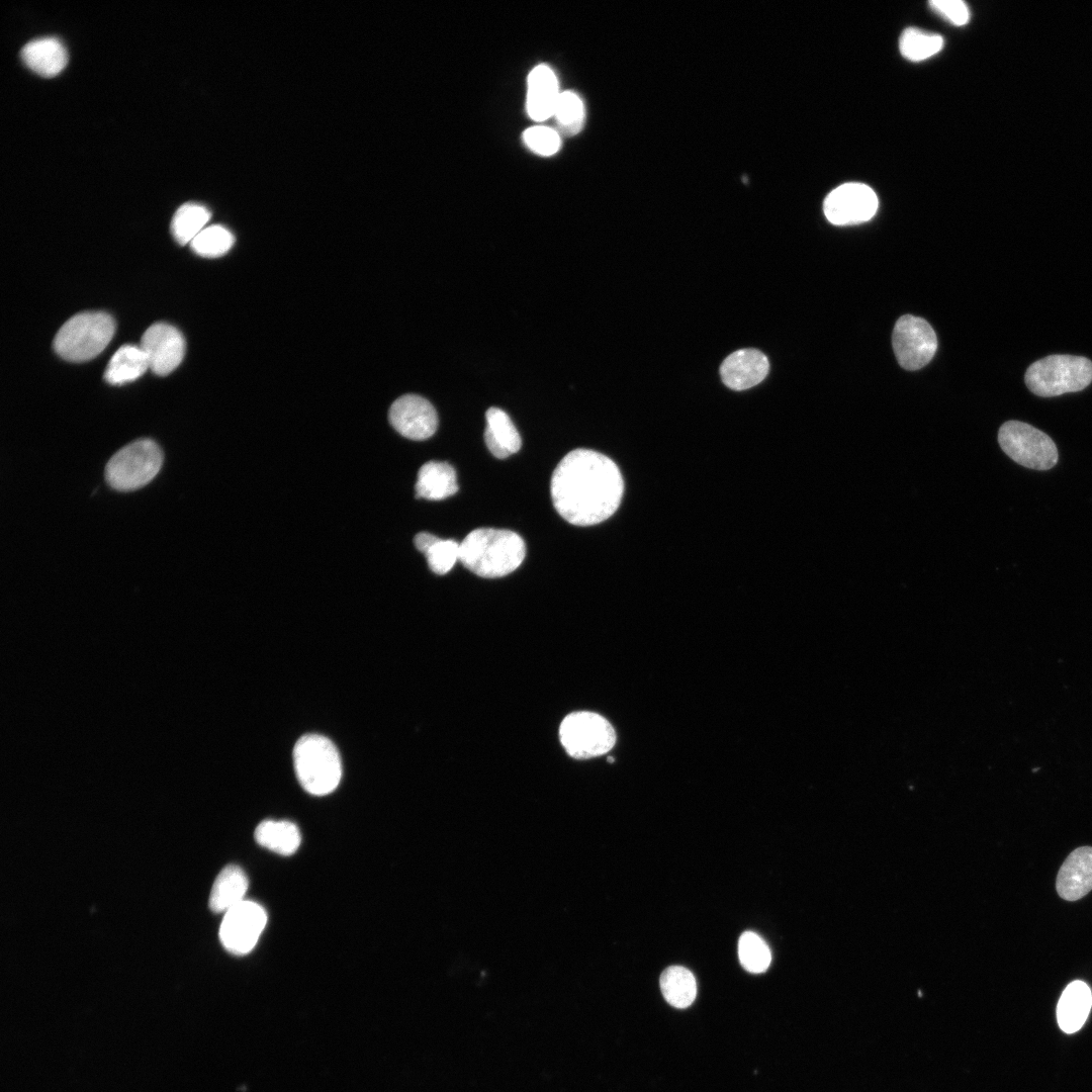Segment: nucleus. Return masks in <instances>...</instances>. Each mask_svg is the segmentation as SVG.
I'll return each instance as SVG.
<instances>
[{"mask_svg": "<svg viewBox=\"0 0 1092 1092\" xmlns=\"http://www.w3.org/2000/svg\"><path fill=\"white\" fill-rule=\"evenodd\" d=\"M523 141L533 153L543 157L555 155L561 147L558 131L544 125H534L527 128L523 132Z\"/></svg>", "mask_w": 1092, "mask_h": 1092, "instance_id": "31", "label": "nucleus"}, {"mask_svg": "<svg viewBox=\"0 0 1092 1092\" xmlns=\"http://www.w3.org/2000/svg\"><path fill=\"white\" fill-rule=\"evenodd\" d=\"M389 422L401 436L415 441L432 437L438 428L436 410L417 394H405L393 401Z\"/></svg>", "mask_w": 1092, "mask_h": 1092, "instance_id": "13", "label": "nucleus"}, {"mask_svg": "<svg viewBox=\"0 0 1092 1092\" xmlns=\"http://www.w3.org/2000/svg\"><path fill=\"white\" fill-rule=\"evenodd\" d=\"M261 846L281 855L293 854L300 844V832L297 826L286 820H265L254 833Z\"/></svg>", "mask_w": 1092, "mask_h": 1092, "instance_id": "23", "label": "nucleus"}, {"mask_svg": "<svg viewBox=\"0 0 1092 1092\" xmlns=\"http://www.w3.org/2000/svg\"><path fill=\"white\" fill-rule=\"evenodd\" d=\"M608 761L609 762H614V758L613 757H608Z\"/></svg>", "mask_w": 1092, "mask_h": 1092, "instance_id": "33", "label": "nucleus"}, {"mask_svg": "<svg viewBox=\"0 0 1092 1092\" xmlns=\"http://www.w3.org/2000/svg\"><path fill=\"white\" fill-rule=\"evenodd\" d=\"M113 318L103 311H85L69 318L54 340L55 351L65 360L82 362L99 355L114 335Z\"/></svg>", "mask_w": 1092, "mask_h": 1092, "instance_id": "4", "label": "nucleus"}, {"mask_svg": "<svg viewBox=\"0 0 1092 1092\" xmlns=\"http://www.w3.org/2000/svg\"><path fill=\"white\" fill-rule=\"evenodd\" d=\"M248 886V878L239 866L224 867L211 888L208 902L210 910L214 913H225L244 901Z\"/></svg>", "mask_w": 1092, "mask_h": 1092, "instance_id": "21", "label": "nucleus"}, {"mask_svg": "<svg viewBox=\"0 0 1092 1092\" xmlns=\"http://www.w3.org/2000/svg\"><path fill=\"white\" fill-rule=\"evenodd\" d=\"M998 443L1013 461L1027 468L1048 470L1058 462V449L1052 438L1023 422H1005L999 429Z\"/></svg>", "mask_w": 1092, "mask_h": 1092, "instance_id": "8", "label": "nucleus"}, {"mask_svg": "<svg viewBox=\"0 0 1092 1092\" xmlns=\"http://www.w3.org/2000/svg\"><path fill=\"white\" fill-rule=\"evenodd\" d=\"M769 370L766 356L755 349H741L730 354L720 367L726 386L744 390L760 383Z\"/></svg>", "mask_w": 1092, "mask_h": 1092, "instance_id": "14", "label": "nucleus"}, {"mask_svg": "<svg viewBox=\"0 0 1092 1092\" xmlns=\"http://www.w3.org/2000/svg\"><path fill=\"white\" fill-rule=\"evenodd\" d=\"M150 368L141 346L123 345L111 357L104 378L112 385H120L141 377Z\"/></svg>", "mask_w": 1092, "mask_h": 1092, "instance_id": "22", "label": "nucleus"}, {"mask_svg": "<svg viewBox=\"0 0 1092 1092\" xmlns=\"http://www.w3.org/2000/svg\"><path fill=\"white\" fill-rule=\"evenodd\" d=\"M550 491L556 512L566 522L592 526L618 510L624 481L612 459L594 450L575 449L554 469Z\"/></svg>", "mask_w": 1092, "mask_h": 1092, "instance_id": "1", "label": "nucleus"}, {"mask_svg": "<svg viewBox=\"0 0 1092 1092\" xmlns=\"http://www.w3.org/2000/svg\"><path fill=\"white\" fill-rule=\"evenodd\" d=\"M163 453L156 442L140 439L118 450L108 461L105 477L118 491H130L145 486L159 473Z\"/></svg>", "mask_w": 1092, "mask_h": 1092, "instance_id": "6", "label": "nucleus"}, {"mask_svg": "<svg viewBox=\"0 0 1092 1092\" xmlns=\"http://www.w3.org/2000/svg\"><path fill=\"white\" fill-rule=\"evenodd\" d=\"M210 218L209 210L198 203H185L175 212L171 221V232L177 243L186 245L205 228Z\"/></svg>", "mask_w": 1092, "mask_h": 1092, "instance_id": "26", "label": "nucleus"}, {"mask_svg": "<svg viewBox=\"0 0 1092 1092\" xmlns=\"http://www.w3.org/2000/svg\"><path fill=\"white\" fill-rule=\"evenodd\" d=\"M234 243V235L226 228L212 224L205 226L192 240L190 246L201 257L217 258L226 254Z\"/></svg>", "mask_w": 1092, "mask_h": 1092, "instance_id": "30", "label": "nucleus"}, {"mask_svg": "<svg viewBox=\"0 0 1092 1092\" xmlns=\"http://www.w3.org/2000/svg\"><path fill=\"white\" fill-rule=\"evenodd\" d=\"M294 769L301 787L309 794L332 793L342 777V763L333 742L318 734L300 737L293 748Z\"/></svg>", "mask_w": 1092, "mask_h": 1092, "instance_id": "3", "label": "nucleus"}, {"mask_svg": "<svg viewBox=\"0 0 1092 1092\" xmlns=\"http://www.w3.org/2000/svg\"><path fill=\"white\" fill-rule=\"evenodd\" d=\"M560 742L569 756L587 759L610 751L616 743V732L603 716L588 711L568 714L559 727Z\"/></svg>", "mask_w": 1092, "mask_h": 1092, "instance_id": "7", "label": "nucleus"}, {"mask_svg": "<svg viewBox=\"0 0 1092 1092\" xmlns=\"http://www.w3.org/2000/svg\"><path fill=\"white\" fill-rule=\"evenodd\" d=\"M141 348L147 356L150 369L157 375L165 376L181 363L185 353V341L175 327L157 323L144 333Z\"/></svg>", "mask_w": 1092, "mask_h": 1092, "instance_id": "12", "label": "nucleus"}, {"mask_svg": "<svg viewBox=\"0 0 1092 1092\" xmlns=\"http://www.w3.org/2000/svg\"><path fill=\"white\" fill-rule=\"evenodd\" d=\"M929 6L937 14L944 17L954 25H964L969 21L970 11L967 4L961 0H932Z\"/></svg>", "mask_w": 1092, "mask_h": 1092, "instance_id": "32", "label": "nucleus"}, {"mask_svg": "<svg viewBox=\"0 0 1092 1092\" xmlns=\"http://www.w3.org/2000/svg\"><path fill=\"white\" fill-rule=\"evenodd\" d=\"M417 497L441 500L458 491L456 471L447 462L429 461L418 472Z\"/></svg>", "mask_w": 1092, "mask_h": 1092, "instance_id": "20", "label": "nucleus"}, {"mask_svg": "<svg viewBox=\"0 0 1092 1092\" xmlns=\"http://www.w3.org/2000/svg\"><path fill=\"white\" fill-rule=\"evenodd\" d=\"M527 86L526 108L530 118L544 121L552 117L561 94L552 68L546 64L536 66L528 76Z\"/></svg>", "mask_w": 1092, "mask_h": 1092, "instance_id": "15", "label": "nucleus"}, {"mask_svg": "<svg viewBox=\"0 0 1092 1092\" xmlns=\"http://www.w3.org/2000/svg\"><path fill=\"white\" fill-rule=\"evenodd\" d=\"M1092 1007V993L1083 981H1073L1062 993L1057 1006L1060 1028L1066 1033L1078 1031L1085 1023Z\"/></svg>", "mask_w": 1092, "mask_h": 1092, "instance_id": "17", "label": "nucleus"}, {"mask_svg": "<svg viewBox=\"0 0 1092 1092\" xmlns=\"http://www.w3.org/2000/svg\"><path fill=\"white\" fill-rule=\"evenodd\" d=\"M1061 898L1076 901L1092 890V847L1073 850L1062 864L1056 882Z\"/></svg>", "mask_w": 1092, "mask_h": 1092, "instance_id": "16", "label": "nucleus"}, {"mask_svg": "<svg viewBox=\"0 0 1092 1092\" xmlns=\"http://www.w3.org/2000/svg\"><path fill=\"white\" fill-rule=\"evenodd\" d=\"M23 63L42 77H53L66 66L68 56L56 37H40L27 42L21 50Z\"/></svg>", "mask_w": 1092, "mask_h": 1092, "instance_id": "18", "label": "nucleus"}, {"mask_svg": "<svg viewBox=\"0 0 1092 1092\" xmlns=\"http://www.w3.org/2000/svg\"><path fill=\"white\" fill-rule=\"evenodd\" d=\"M267 923L265 909L254 901L244 900L224 913L219 939L233 954H246L258 942Z\"/></svg>", "mask_w": 1092, "mask_h": 1092, "instance_id": "10", "label": "nucleus"}, {"mask_svg": "<svg viewBox=\"0 0 1092 1092\" xmlns=\"http://www.w3.org/2000/svg\"><path fill=\"white\" fill-rule=\"evenodd\" d=\"M416 548L425 554L430 569L439 575L449 572L459 560L460 544L452 539H440L437 536L421 532L416 535Z\"/></svg>", "mask_w": 1092, "mask_h": 1092, "instance_id": "24", "label": "nucleus"}, {"mask_svg": "<svg viewBox=\"0 0 1092 1092\" xmlns=\"http://www.w3.org/2000/svg\"><path fill=\"white\" fill-rule=\"evenodd\" d=\"M485 418L484 441L490 453L498 459H505L517 453L521 448L522 440L507 413L492 406L486 411Z\"/></svg>", "mask_w": 1092, "mask_h": 1092, "instance_id": "19", "label": "nucleus"}, {"mask_svg": "<svg viewBox=\"0 0 1092 1092\" xmlns=\"http://www.w3.org/2000/svg\"><path fill=\"white\" fill-rule=\"evenodd\" d=\"M1024 381L1032 393L1043 397L1080 391L1092 382V362L1082 356L1050 355L1027 368Z\"/></svg>", "mask_w": 1092, "mask_h": 1092, "instance_id": "5", "label": "nucleus"}, {"mask_svg": "<svg viewBox=\"0 0 1092 1092\" xmlns=\"http://www.w3.org/2000/svg\"><path fill=\"white\" fill-rule=\"evenodd\" d=\"M943 46L939 34L929 33L915 27L906 28L899 40L901 55L912 62H920L937 54Z\"/></svg>", "mask_w": 1092, "mask_h": 1092, "instance_id": "27", "label": "nucleus"}, {"mask_svg": "<svg viewBox=\"0 0 1092 1092\" xmlns=\"http://www.w3.org/2000/svg\"><path fill=\"white\" fill-rule=\"evenodd\" d=\"M553 116L561 133L569 136L577 134L585 121L582 99L574 91L561 92Z\"/></svg>", "mask_w": 1092, "mask_h": 1092, "instance_id": "28", "label": "nucleus"}, {"mask_svg": "<svg viewBox=\"0 0 1092 1092\" xmlns=\"http://www.w3.org/2000/svg\"><path fill=\"white\" fill-rule=\"evenodd\" d=\"M878 206V197L870 186L850 182L836 187L826 196L823 211L832 224L848 225L870 220Z\"/></svg>", "mask_w": 1092, "mask_h": 1092, "instance_id": "11", "label": "nucleus"}, {"mask_svg": "<svg viewBox=\"0 0 1092 1092\" xmlns=\"http://www.w3.org/2000/svg\"><path fill=\"white\" fill-rule=\"evenodd\" d=\"M659 984L664 999L675 1008H687L696 998V979L684 967L666 968L660 975Z\"/></svg>", "mask_w": 1092, "mask_h": 1092, "instance_id": "25", "label": "nucleus"}, {"mask_svg": "<svg viewBox=\"0 0 1092 1092\" xmlns=\"http://www.w3.org/2000/svg\"><path fill=\"white\" fill-rule=\"evenodd\" d=\"M526 546L522 537L510 530L479 528L460 543L459 560L474 574L497 578L515 571L523 562Z\"/></svg>", "mask_w": 1092, "mask_h": 1092, "instance_id": "2", "label": "nucleus"}, {"mask_svg": "<svg viewBox=\"0 0 1092 1092\" xmlns=\"http://www.w3.org/2000/svg\"><path fill=\"white\" fill-rule=\"evenodd\" d=\"M738 957L741 966L753 974L764 972L771 961L767 944L752 931H745L739 937Z\"/></svg>", "mask_w": 1092, "mask_h": 1092, "instance_id": "29", "label": "nucleus"}, {"mask_svg": "<svg viewBox=\"0 0 1092 1092\" xmlns=\"http://www.w3.org/2000/svg\"><path fill=\"white\" fill-rule=\"evenodd\" d=\"M892 344L900 366L906 370H918L934 356L937 338L925 320L906 314L895 324Z\"/></svg>", "mask_w": 1092, "mask_h": 1092, "instance_id": "9", "label": "nucleus"}]
</instances>
